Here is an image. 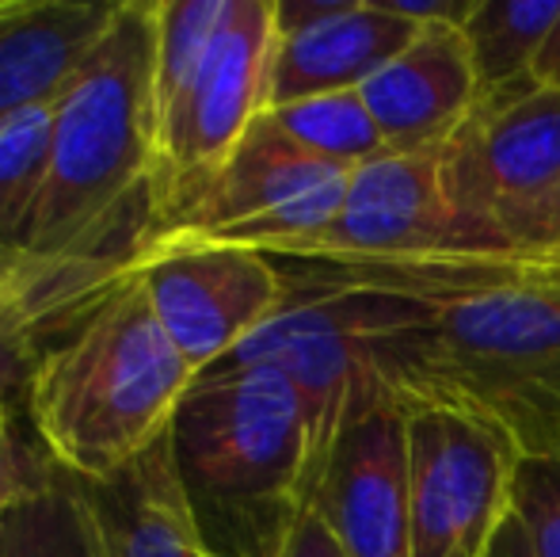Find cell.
Listing matches in <instances>:
<instances>
[{"instance_id":"1","label":"cell","mask_w":560,"mask_h":557,"mask_svg":"<svg viewBox=\"0 0 560 557\" xmlns=\"http://www.w3.org/2000/svg\"><path fill=\"white\" fill-rule=\"evenodd\" d=\"M153 81L156 0H122L107 35L54 100L50 172L8 264L27 287L38 328L122 276L107 241L122 237L133 256L145 237L156 172Z\"/></svg>"},{"instance_id":"2","label":"cell","mask_w":560,"mask_h":557,"mask_svg":"<svg viewBox=\"0 0 560 557\" xmlns=\"http://www.w3.org/2000/svg\"><path fill=\"white\" fill-rule=\"evenodd\" d=\"M302 268L317 282L428 305L408 409L454 405L508 431L523 459L560 462V245Z\"/></svg>"},{"instance_id":"3","label":"cell","mask_w":560,"mask_h":557,"mask_svg":"<svg viewBox=\"0 0 560 557\" xmlns=\"http://www.w3.org/2000/svg\"><path fill=\"white\" fill-rule=\"evenodd\" d=\"M195 379L141 282L122 271L43 328L23 405L61 474L107 481L168 436Z\"/></svg>"},{"instance_id":"4","label":"cell","mask_w":560,"mask_h":557,"mask_svg":"<svg viewBox=\"0 0 560 557\" xmlns=\"http://www.w3.org/2000/svg\"><path fill=\"white\" fill-rule=\"evenodd\" d=\"M179 492L207 557H275L310 492V423L271 367H214L168 428Z\"/></svg>"},{"instance_id":"5","label":"cell","mask_w":560,"mask_h":557,"mask_svg":"<svg viewBox=\"0 0 560 557\" xmlns=\"http://www.w3.org/2000/svg\"><path fill=\"white\" fill-rule=\"evenodd\" d=\"M271 54L275 0H156V172L145 237L199 199L267 112Z\"/></svg>"},{"instance_id":"6","label":"cell","mask_w":560,"mask_h":557,"mask_svg":"<svg viewBox=\"0 0 560 557\" xmlns=\"http://www.w3.org/2000/svg\"><path fill=\"white\" fill-rule=\"evenodd\" d=\"M282 279H287L282 310L218 367H271L287 374L310 423L313 485L351 413L354 394L370 382L385 386V359L408 302L382 290L313 282L290 271H282Z\"/></svg>"},{"instance_id":"7","label":"cell","mask_w":560,"mask_h":557,"mask_svg":"<svg viewBox=\"0 0 560 557\" xmlns=\"http://www.w3.org/2000/svg\"><path fill=\"white\" fill-rule=\"evenodd\" d=\"M457 218L508 248L560 245V92L523 81L477 96L439 149Z\"/></svg>"},{"instance_id":"8","label":"cell","mask_w":560,"mask_h":557,"mask_svg":"<svg viewBox=\"0 0 560 557\" xmlns=\"http://www.w3.org/2000/svg\"><path fill=\"white\" fill-rule=\"evenodd\" d=\"M347 184L351 172L305 153L267 115H259L199 199L168 230L153 233L141 245L202 241L279 256L282 248L332 222L343 207Z\"/></svg>"},{"instance_id":"9","label":"cell","mask_w":560,"mask_h":557,"mask_svg":"<svg viewBox=\"0 0 560 557\" xmlns=\"http://www.w3.org/2000/svg\"><path fill=\"white\" fill-rule=\"evenodd\" d=\"M518 446L454 405L408 413L412 557H488L511 515Z\"/></svg>"},{"instance_id":"10","label":"cell","mask_w":560,"mask_h":557,"mask_svg":"<svg viewBox=\"0 0 560 557\" xmlns=\"http://www.w3.org/2000/svg\"><path fill=\"white\" fill-rule=\"evenodd\" d=\"M122 271L141 282L161 328L195 374L225 363L287 302L279 264L256 248L153 241Z\"/></svg>"},{"instance_id":"11","label":"cell","mask_w":560,"mask_h":557,"mask_svg":"<svg viewBox=\"0 0 560 557\" xmlns=\"http://www.w3.org/2000/svg\"><path fill=\"white\" fill-rule=\"evenodd\" d=\"M492 248L508 245H495L450 207L439 153H385L351 172L343 207L325 230L282 248L275 260L389 264Z\"/></svg>"},{"instance_id":"12","label":"cell","mask_w":560,"mask_h":557,"mask_svg":"<svg viewBox=\"0 0 560 557\" xmlns=\"http://www.w3.org/2000/svg\"><path fill=\"white\" fill-rule=\"evenodd\" d=\"M305 508L347 557H412L408 409L385 386L370 382L354 394Z\"/></svg>"},{"instance_id":"13","label":"cell","mask_w":560,"mask_h":557,"mask_svg":"<svg viewBox=\"0 0 560 557\" xmlns=\"http://www.w3.org/2000/svg\"><path fill=\"white\" fill-rule=\"evenodd\" d=\"M359 96L389 153H439L480 96L462 27H423Z\"/></svg>"},{"instance_id":"14","label":"cell","mask_w":560,"mask_h":557,"mask_svg":"<svg viewBox=\"0 0 560 557\" xmlns=\"http://www.w3.org/2000/svg\"><path fill=\"white\" fill-rule=\"evenodd\" d=\"M420 27L385 12L382 0H339L332 15L298 31H275L267 112L328 92H359Z\"/></svg>"},{"instance_id":"15","label":"cell","mask_w":560,"mask_h":557,"mask_svg":"<svg viewBox=\"0 0 560 557\" xmlns=\"http://www.w3.org/2000/svg\"><path fill=\"white\" fill-rule=\"evenodd\" d=\"M118 8L122 0H0V123L58 100Z\"/></svg>"},{"instance_id":"16","label":"cell","mask_w":560,"mask_h":557,"mask_svg":"<svg viewBox=\"0 0 560 557\" xmlns=\"http://www.w3.org/2000/svg\"><path fill=\"white\" fill-rule=\"evenodd\" d=\"M104 523L112 557H202L191 512L179 492L168 436L107 481H84Z\"/></svg>"},{"instance_id":"17","label":"cell","mask_w":560,"mask_h":557,"mask_svg":"<svg viewBox=\"0 0 560 557\" xmlns=\"http://www.w3.org/2000/svg\"><path fill=\"white\" fill-rule=\"evenodd\" d=\"M0 557H112L84 481L54 469L50 481L0 523Z\"/></svg>"},{"instance_id":"18","label":"cell","mask_w":560,"mask_h":557,"mask_svg":"<svg viewBox=\"0 0 560 557\" xmlns=\"http://www.w3.org/2000/svg\"><path fill=\"white\" fill-rule=\"evenodd\" d=\"M560 20V0H477L462 27L480 96L530 81L534 61Z\"/></svg>"},{"instance_id":"19","label":"cell","mask_w":560,"mask_h":557,"mask_svg":"<svg viewBox=\"0 0 560 557\" xmlns=\"http://www.w3.org/2000/svg\"><path fill=\"white\" fill-rule=\"evenodd\" d=\"M275 127L282 130L294 146L336 169H362L389 153L382 130H377L370 107L362 104L359 92H328V96H310L298 104L264 112Z\"/></svg>"},{"instance_id":"20","label":"cell","mask_w":560,"mask_h":557,"mask_svg":"<svg viewBox=\"0 0 560 557\" xmlns=\"http://www.w3.org/2000/svg\"><path fill=\"white\" fill-rule=\"evenodd\" d=\"M54 146V100L0 123V268H8L20 233L43 195Z\"/></svg>"},{"instance_id":"21","label":"cell","mask_w":560,"mask_h":557,"mask_svg":"<svg viewBox=\"0 0 560 557\" xmlns=\"http://www.w3.org/2000/svg\"><path fill=\"white\" fill-rule=\"evenodd\" d=\"M511 515L523 523L534 557H560V462L518 459Z\"/></svg>"},{"instance_id":"22","label":"cell","mask_w":560,"mask_h":557,"mask_svg":"<svg viewBox=\"0 0 560 557\" xmlns=\"http://www.w3.org/2000/svg\"><path fill=\"white\" fill-rule=\"evenodd\" d=\"M50 459H35L23 446L20 431L12 423V413H0V523L8 520L12 508H20L27 497H35L54 474Z\"/></svg>"},{"instance_id":"23","label":"cell","mask_w":560,"mask_h":557,"mask_svg":"<svg viewBox=\"0 0 560 557\" xmlns=\"http://www.w3.org/2000/svg\"><path fill=\"white\" fill-rule=\"evenodd\" d=\"M38 325L27 317H0V413H12L27 397L31 371L38 359Z\"/></svg>"},{"instance_id":"24","label":"cell","mask_w":560,"mask_h":557,"mask_svg":"<svg viewBox=\"0 0 560 557\" xmlns=\"http://www.w3.org/2000/svg\"><path fill=\"white\" fill-rule=\"evenodd\" d=\"M275 557H347V554H343V546L332 538V531H328L325 523L305 508V512L294 520V527H290L282 550Z\"/></svg>"},{"instance_id":"25","label":"cell","mask_w":560,"mask_h":557,"mask_svg":"<svg viewBox=\"0 0 560 557\" xmlns=\"http://www.w3.org/2000/svg\"><path fill=\"white\" fill-rule=\"evenodd\" d=\"M0 317H27V321H35L27 287H23V282L15 279V271H8V268H0ZM35 325H38V321H35ZM38 333H43V328H38Z\"/></svg>"},{"instance_id":"26","label":"cell","mask_w":560,"mask_h":557,"mask_svg":"<svg viewBox=\"0 0 560 557\" xmlns=\"http://www.w3.org/2000/svg\"><path fill=\"white\" fill-rule=\"evenodd\" d=\"M534 81L541 84V89H557L560 92V20L553 23V31H549L546 46H541L538 61H534Z\"/></svg>"},{"instance_id":"27","label":"cell","mask_w":560,"mask_h":557,"mask_svg":"<svg viewBox=\"0 0 560 557\" xmlns=\"http://www.w3.org/2000/svg\"><path fill=\"white\" fill-rule=\"evenodd\" d=\"M488 557H534L530 538H526L523 523H518L515 515H508V523L500 527V535H495V543H492V550H488Z\"/></svg>"},{"instance_id":"28","label":"cell","mask_w":560,"mask_h":557,"mask_svg":"<svg viewBox=\"0 0 560 557\" xmlns=\"http://www.w3.org/2000/svg\"><path fill=\"white\" fill-rule=\"evenodd\" d=\"M202 557H207V554H202Z\"/></svg>"}]
</instances>
